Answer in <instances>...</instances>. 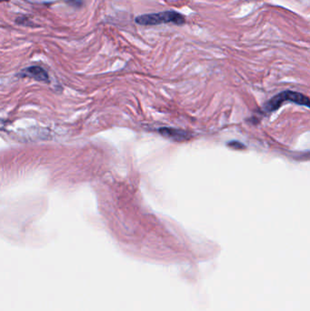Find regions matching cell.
Segmentation results:
<instances>
[{"mask_svg": "<svg viewBox=\"0 0 310 311\" xmlns=\"http://www.w3.org/2000/svg\"><path fill=\"white\" fill-rule=\"evenodd\" d=\"M160 132L161 135H163L167 138H172L174 140L177 141H181L187 139V134L182 130L178 129H169V128H164V129H160Z\"/></svg>", "mask_w": 310, "mask_h": 311, "instance_id": "cell-4", "label": "cell"}, {"mask_svg": "<svg viewBox=\"0 0 310 311\" xmlns=\"http://www.w3.org/2000/svg\"><path fill=\"white\" fill-rule=\"evenodd\" d=\"M10 0H1V2H9Z\"/></svg>", "mask_w": 310, "mask_h": 311, "instance_id": "cell-7", "label": "cell"}, {"mask_svg": "<svg viewBox=\"0 0 310 311\" xmlns=\"http://www.w3.org/2000/svg\"><path fill=\"white\" fill-rule=\"evenodd\" d=\"M285 101H291L310 108V98L303 94L286 90L268 100L264 106V111L267 113L275 111Z\"/></svg>", "mask_w": 310, "mask_h": 311, "instance_id": "cell-2", "label": "cell"}, {"mask_svg": "<svg viewBox=\"0 0 310 311\" xmlns=\"http://www.w3.org/2000/svg\"><path fill=\"white\" fill-rule=\"evenodd\" d=\"M19 76L31 77V79H34L37 81H42V82H49V81L48 72L46 71L43 67H40V66H32V67L23 69L22 71L19 73Z\"/></svg>", "mask_w": 310, "mask_h": 311, "instance_id": "cell-3", "label": "cell"}, {"mask_svg": "<svg viewBox=\"0 0 310 311\" xmlns=\"http://www.w3.org/2000/svg\"><path fill=\"white\" fill-rule=\"evenodd\" d=\"M15 22L20 26H25V27H35L33 23L29 20V18H27V16H20L18 18H16Z\"/></svg>", "mask_w": 310, "mask_h": 311, "instance_id": "cell-5", "label": "cell"}, {"mask_svg": "<svg viewBox=\"0 0 310 311\" xmlns=\"http://www.w3.org/2000/svg\"><path fill=\"white\" fill-rule=\"evenodd\" d=\"M64 2H66L67 4L70 5L72 7L75 8H80L83 5V0H63Z\"/></svg>", "mask_w": 310, "mask_h": 311, "instance_id": "cell-6", "label": "cell"}, {"mask_svg": "<svg viewBox=\"0 0 310 311\" xmlns=\"http://www.w3.org/2000/svg\"><path fill=\"white\" fill-rule=\"evenodd\" d=\"M135 22L140 26H158L162 24H175L177 26H183L186 23V18L177 11L168 10L159 13L138 16L135 18Z\"/></svg>", "mask_w": 310, "mask_h": 311, "instance_id": "cell-1", "label": "cell"}]
</instances>
